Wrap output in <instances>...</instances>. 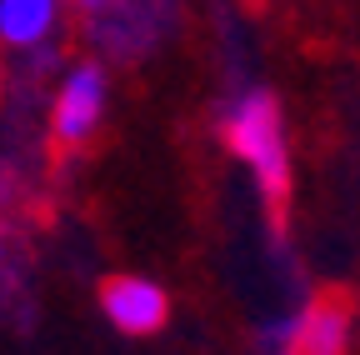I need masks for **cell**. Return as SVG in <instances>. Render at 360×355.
<instances>
[{
	"instance_id": "6da1fadb",
	"label": "cell",
	"mask_w": 360,
	"mask_h": 355,
	"mask_svg": "<svg viewBox=\"0 0 360 355\" xmlns=\"http://www.w3.org/2000/svg\"><path fill=\"white\" fill-rule=\"evenodd\" d=\"M225 141L231 150L250 165L255 186L270 205V215H281L290 200V146H285V120L281 101L270 91H250L236 101V110L225 115Z\"/></svg>"
},
{
	"instance_id": "7a4b0ae2",
	"label": "cell",
	"mask_w": 360,
	"mask_h": 355,
	"mask_svg": "<svg viewBox=\"0 0 360 355\" xmlns=\"http://www.w3.org/2000/svg\"><path fill=\"white\" fill-rule=\"evenodd\" d=\"M350 330H355V300L345 290H326L285 325L281 355H350Z\"/></svg>"
},
{
	"instance_id": "3957f363",
	"label": "cell",
	"mask_w": 360,
	"mask_h": 355,
	"mask_svg": "<svg viewBox=\"0 0 360 355\" xmlns=\"http://www.w3.org/2000/svg\"><path fill=\"white\" fill-rule=\"evenodd\" d=\"M105 115V75L101 65H75L60 85V96H56V110H51V136L75 150L85 146L90 136H96V125Z\"/></svg>"
},
{
	"instance_id": "277c9868",
	"label": "cell",
	"mask_w": 360,
	"mask_h": 355,
	"mask_svg": "<svg viewBox=\"0 0 360 355\" xmlns=\"http://www.w3.org/2000/svg\"><path fill=\"white\" fill-rule=\"evenodd\" d=\"M101 310L120 335H155L170 316V300L155 280L146 276H110L101 285Z\"/></svg>"
},
{
	"instance_id": "5b68a950",
	"label": "cell",
	"mask_w": 360,
	"mask_h": 355,
	"mask_svg": "<svg viewBox=\"0 0 360 355\" xmlns=\"http://www.w3.org/2000/svg\"><path fill=\"white\" fill-rule=\"evenodd\" d=\"M60 0H0V46L30 51L56 30Z\"/></svg>"
},
{
	"instance_id": "8992f818",
	"label": "cell",
	"mask_w": 360,
	"mask_h": 355,
	"mask_svg": "<svg viewBox=\"0 0 360 355\" xmlns=\"http://www.w3.org/2000/svg\"><path fill=\"white\" fill-rule=\"evenodd\" d=\"M70 6H80V11H105L110 0H70Z\"/></svg>"
}]
</instances>
